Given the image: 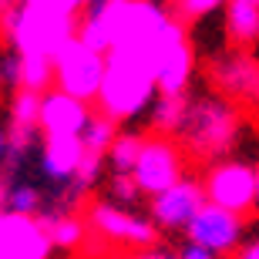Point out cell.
<instances>
[{"mask_svg": "<svg viewBox=\"0 0 259 259\" xmlns=\"http://www.w3.org/2000/svg\"><path fill=\"white\" fill-rule=\"evenodd\" d=\"M172 20L175 17L162 0H105L81 17L77 40L101 54L121 48H152Z\"/></svg>", "mask_w": 259, "mask_h": 259, "instance_id": "6da1fadb", "label": "cell"}, {"mask_svg": "<svg viewBox=\"0 0 259 259\" xmlns=\"http://www.w3.org/2000/svg\"><path fill=\"white\" fill-rule=\"evenodd\" d=\"M152 48H121L108 54L105 84H101L95 108L101 115H108L111 121H118V125L135 121L138 115L152 111L155 98H158Z\"/></svg>", "mask_w": 259, "mask_h": 259, "instance_id": "7a4b0ae2", "label": "cell"}, {"mask_svg": "<svg viewBox=\"0 0 259 259\" xmlns=\"http://www.w3.org/2000/svg\"><path fill=\"white\" fill-rule=\"evenodd\" d=\"M242 135V111L219 95L189 98V118H185L179 142L192 158L202 162H222L236 148Z\"/></svg>", "mask_w": 259, "mask_h": 259, "instance_id": "3957f363", "label": "cell"}, {"mask_svg": "<svg viewBox=\"0 0 259 259\" xmlns=\"http://www.w3.org/2000/svg\"><path fill=\"white\" fill-rule=\"evenodd\" d=\"M77 30H81V17L58 14L51 7H20L7 40L14 48V54H20V58L54 61L71 40H77Z\"/></svg>", "mask_w": 259, "mask_h": 259, "instance_id": "277c9868", "label": "cell"}, {"mask_svg": "<svg viewBox=\"0 0 259 259\" xmlns=\"http://www.w3.org/2000/svg\"><path fill=\"white\" fill-rule=\"evenodd\" d=\"M202 189L212 205L249 219V212L259 205V168L239 158L212 162L202 175Z\"/></svg>", "mask_w": 259, "mask_h": 259, "instance_id": "5b68a950", "label": "cell"}, {"mask_svg": "<svg viewBox=\"0 0 259 259\" xmlns=\"http://www.w3.org/2000/svg\"><path fill=\"white\" fill-rule=\"evenodd\" d=\"M105 71H108V54L88 48L84 40H71L54 58V88L84 101V105H98Z\"/></svg>", "mask_w": 259, "mask_h": 259, "instance_id": "8992f818", "label": "cell"}, {"mask_svg": "<svg viewBox=\"0 0 259 259\" xmlns=\"http://www.w3.org/2000/svg\"><path fill=\"white\" fill-rule=\"evenodd\" d=\"M185 165H189V152L182 148L179 138L172 135H145V148L142 158L135 165V182L142 189V195L155 199L165 189H172L185 179Z\"/></svg>", "mask_w": 259, "mask_h": 259, "instance_id": "52a82bcc", "label": "cell"}, {"mask_svg": "<svg viewBox=\"0 0 259 259\" xmlns=\"http://www.w3.org/2000/svg\"><path fill=\"white\" fill-rule=\"evenodd\" d=\"M212 91L236 108L259 111V58L252 51H222L205 64Z\"/></svg>", "mask_w": 259, "mask_h": 259, "instance_id": "ba28073f", "label": "cell"}, {"mask_svg": "<svg viewBox=\"0 0 259 259\" xmlns=\"http://www.w3.org/2000/svg\"><path fill=\"white\" fill-rule=\"evenodd\" d=\"M152 61H155L158 95H179V98L189 95V84L195 74V48L182 20H172L162 30V37L152 48Z\"/></svg>", "mask_w": 259, "mask_h": 259, "instance_id": "9c48e42d", "label": "cell"}, {"mask_svg": "<svg viewBox=\"0 0 259 259\" xmlns=\"http://www.w3.org/2000/svg\"><path fill=\"white\" fill-rule=\"evenodd\" d=\"M88 229L95 232L98 239L128 246L132 252L158 246V226L152 219L135 215V212L121 209V205H115V202H108V199L88 205Z\"/></svg>", "mask_w": 259, "mask_h": 259, "instance_id": "30bf717a", "label": "cell"}, {"mask_svg": "<svg viewBox=\"0 0 259 259\" xmlns=\"http://www.w3.org/2000/svg\"><path fill=\"white\" fill-rule=\"evenodd\" d=\"M185 236H189V242L226 259V256H236L246 246V219L205 202L199 209V215L192 219V226L185 229Z\"/></svg>", "mask_w": 259, "mask_h": 259, "instance_id": "8fae6325", "label": "cell"}, {"mask_svg": "<svg viewBox=\"0 0 259 259\" xmlns=\"http://www.w3.org/2000/svg\"><path fill=\"white\" fill-rule=\"evenodd\" d=\"M205 202H209V199H205L202 182H195L192 175H185L179 185L165 189L162 195H155V199H152L148 219L158 226V232H162V229L165 232H185Z\"/></svg>", "mask_w": 259, "mask_h": 259, "instance_id": "7c38bea8", "label": "cell"}, {"mask_svg": "<svg viewBox=\"0 0 259 259\" xmlns=\"http://www.w3.org/2000/svg\"><path fill=\"white\" fill-rule=\"evenodd\" d=\"M54 242L40 219L14 215L0 209V259H48Z\"/></svg>", "mask_w": 259, "mask_h": 259, "instance_id": "4fadbf2b", "label": "cell"}, {"mask_svg": "<svg viewBox=\"0 0 259 259\" xmlns=\"http://www.w3.org/2000/svg\"><path fill=\"white\" fill-rule=\"evenodd\" d=\"M91 118H95L91 105L64 95L58 88L40 98V135L44 138H81Z\"/></svg>", "mask_w": 259, "mask_h": 259, "instance_id": "5bb4252c", "label": "cell"}, {"mask_svg": "<svg viewBox=\"0 0 259 259\" xmlns=\"http://www.w3.org/2000/svg\"><path fill=\"white\" fill-rule=\"evenodd\" d=\"M84 162V142L81 138H44L40 145V172L54 185H71L77 168Z\"/></svg>", "mask_w": 259, "mask_h": 259, "instance_id": "9a60e30c", "label": "cell"}, {"mask_svg": "<svg viewBox=\"0 0 259 259\" xmlns=\"http://www.w3.org/2000/svg\"><path fill=\"white\" fill-rule=\"evenodd\" d=\"M226 37L236 51H252L259 44V4L252 0H229L226 4Z\"/></svg>", "mask_w": 259, "mask_h": 259, "instance_id": "2e32d148", "label": "cell"}, {"mask_svg": "<svg viewBox=\"0 0 259 259\" xmlns=\"http://www.w3.org/2000/svg\"><path fill=\"white\" fill-rule=\"evenodd\" d=\"M37 219H40L44 232L51 236V242H54L58 249H77V246L84 242V236L91 232L88 229V219H81V215H74V212H67V209L40 212Z\"/></svg>", "mask_w": 259, "mask_h": 259, "instance_id": "e0dca14e", "label": "cell"}, {"mask_svg": "<svg viewBox=\"0 0 259 259\" xmlns=\"http://www.w3.org/2000/svg\"><path fill=\"white\" fill-rule=\"evenodd\" d=\"M185 118H189V95H158L152 111H148V128L152 135H172L179 138Z\"/></svg>", "mask_w": 259, "mask_h": 259, "instance_id": "ac0fdd59", "label": "cell"}, {"mask_svg": "<svg viewBox=\"0 0 259 259\" xmlns=\"http://www.w3.org/2000/svg\"><path fill=\"white\" fill-rule=\"evenodd\" d=\"M142 148H145V135L142 132H121L118 142L111 145L108 152V165H111V175H132L138 158H142Z\"/></svg>", "mask_w": 259, "mask_h": 259, "instance_id": "d6986e66", "label": "cell"}, {"mask_svg": "<svg viewBox=\"0 0 259 259\" xmlns=\"http://www.w3.org/2000/svg\"><path fill=\"white\" fill-rule=\"evenodd\" d=\"M118 135H121L118 121H111L108 115L95 111V118L88 121L84 135H81V142H84V152H91V155H105V158H108V152H111V145L118 142Z\"/></svg>", "mask_w": 259, "mask_h": 259, "instance_id": "ffe728a7", "label": "cell"}, {"mask_svg": "<svg viewBox=\"0 0 259 259\" xmlns=\"http://www.w3.org/2000/svg\"><path fill=\"white\" fill-rule=\"evenodd\" d=\"M4 212H14V215H27V219H37L44 212V195H40L37 185L30 182H14L4 202Z\"/></svg>", "mask_w": 259, "mask_h": 259, "instance_id": "44dd1931", "label": "cell"}, {"mask_svg": "<svg viewBox=\"0 0 259 259\" xmlns=\"http://www.w3.org/2000/svg\"><path fill=\"white\" fill-rule=\"evenodd\" d=\"M229 0H175L172 4V17L189 24V20H199V17H209L212 10L226 7Z\"/></svg>", "mask_w": 259, "mask_h": 259, "instance_id": "7402d4cb", "label": "cell"}, {"mask_svg": "<svg viewBox=\"0 0 259 259\" xmlns=\"http://www.w3.org/2000/svg\"><path fill=\"white\" fill-rule=\"evenodd\" d=\"M142 199V189L135 182V175H111V185H108V202H115L121 209H128L132 202Z\"/></svg>", "mask_w": 259, "mask_h": 259, "instance_id": "603a6c76", "label": "cell"}, {"mask_svg": "<svg viewBox=\"0 0 259 259\" xmlns=\"http://www.w3.org/2000/svg\"><path fill=\"white\" fill-rule=\"evenodd\" d=\"M0 84L20 91V54H14V51L0 58Z\"/></svg>", "mask_w": 259, "mask_h": 259, "instance_id": "cb8c5ba5", "label": "cell"}, {"mask_svg": "<svg viewBox=\"0 0 259 259\" xmlns=\"http://www.w3.org/2000/svg\"><path fill=\"white\" fill-rule=\"evenodd\" d=\"M105 0H44V7L58 10V14H71V17H81V10H91Z\"/></svg>", "mask_w": 259, "mask_h": 259, "instance_id": "d4e9b609", "label": "cell"}, {"mask_svg": "<svg viewBox=\"0 0 259 259\" xmlns=\"http://www.w3.org/2000/svg\"><path fill=\"white\" fill-rule=\"evenodd\" d=\"M20 0H0V37H7L10 34V27H14V20H17V14H20Z\"/></svg>", "mask_w": 259, "mask_h": 259, "instance_id": "484cf974", "label": "cell"}, {"mask_svg": "<svg viewBox=\"0 0 259 259\" xmlns=\"http://www.w3.org/2000/svg\"><path fill=\"white\" fill-rule=\"evenodd\" d=\"M128 259H182L179 249H168V246H148V249H135Z\"/></svg>", "mask_w": 259, "mask_h": 259, "instance_id": "4316f807", "label": "cell"}, {"mask_svg": "<svg viewBox=\"0 0 259 259\" xmlns=\"http://www.w3.org/2000/svg\"><path fill=\"white\" fill-rule=\"evenodd\" d=\"M179 256H182V259H222V256H215V252H209V249H202V246H195V242H189V239H185V246L179 249Z\"/></svg>", "mask_w": 259, "mask_h": 259, "instance_id": "83f0119b", "label": "cell"}, {"mask_svg": "<svg viewBox=\"0 0 259 259\" xmlns=\"http://www.w3.org/2000/svg\"><path fill=\"white\" fill-rule=\"evenodd\" d=\"M232 259H259V236H256V239H249V242H246V246H242V249L236 252Z\"/></svg>", "mask_w": 259, "mask_h": 259, "instance_id": "f1b7e54d", "label": "cell"}, {"mask_svg": "<svg viewBox=\"0 0 259 259\" xmlns=\"http://www.w3.org/2000/svg\"><path fill=\"white\" fill-rule=\"evenodd\" d=\"M10 162V138H7V125H0V168Z\"/></svg>", "mask_w": 259, "mask_h": 259, "instance_id": "f546056e", "label": "cell"}, {"mask_svg": "<svg viewBox=\"0 0 259 259\" xmlns=\"http://www.w3.org/2000/svg\"><path fill=\"white\" fill-rule=\"evenodd\" d=\"M10 185H14V182H7V179H0V209H4V202H7V192H10Z\"/></svg>", "mask_w": 259, "mask_h": 259, "instance_id": "4dcf8cb0", "label": "cell"}, {"mask_svg": "<svg viewBox=\"0 0 259 259\" xmlns=\"http://www.w3.org/2000/svg\"><path fill=\"white\" fill-rule=\"evenodd\" d=\"M252 4H259V0H252Z\"/></svg>", "mask_w": 259, "mask_h": 259, "instance_id": "1f68e13d", "label": "cell"}, {"mask_svg": "<svg viewBox=\"0 0 259 259\" xmlns=\"http://www.w3.org/2000/svg\"><path fill=\"white\" fill-rule=\"evenodd\" d=\"M172 4H175V0H172Z\"/></svg>", "mask_w": 259, "mask_h": 259, "instance_id": "d6a6232c", "label": "cell"}, {"mask_svg": "<svg viewBox=\"0 0 259 259\" xmlns=\"http://www.w3.org/2000/svg\"><path fill=\"white\" fill-rule=\"evenodd\" d=\"M256 168H259V165H256Z\"/></svg>", "mask_w": 259, "mask_h": 259, "instance_id": "836d02e7", "label": "cell"}]
</instances>
